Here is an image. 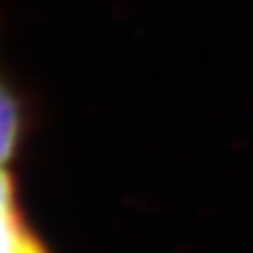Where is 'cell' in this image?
Masks as SVG:
<instances>
[{
	"label": "cell",
	"mask_w": 253,
	"mask_h": 253,
	"mask_svg": "<svg viewBox=\"0 0 253 253\" xmlns=\"http://www.w3.org/2000/svg\"><path fill=\"white\" fill-rule=\"evenodd\" d=\"M23 135H26L23 101L0 70V165H13Z\"/></svg>",
	"instance_id": "1"
},
{
	"label": "cell",
	"mask_w": 253,
	"mask_h": 253,
	"mask_svg": "<svg viewBox=\"0 0 253 253\" xmlns=\"http://www.w3.org/2000/svg\"><path fill=\"white\" fill-rule=\"evenodd\" d=\"M0 253H51L30 226L21 205L0 211Z\"/></svg>",
	"instance_id": "2"
},
{
	"label": "cell",
	"mask_w": 253,
	"mask_h": 253,
	"mask_svg": "<svg viewBox=\"0 0 253 253\" xmlns=\"http://www.w3.org/2000/svg\"><path fill=\"white\" fill-rule=\"evenodd\" d=\"M19 205L17 179L13 173V165H0V211Z\"/></svg>",
	"instance_id": "3"
}]
</instances>
